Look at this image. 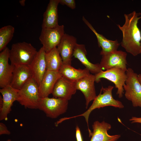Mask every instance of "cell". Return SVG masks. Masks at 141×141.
Wrapping results in <instances>:
<instances>
[{"label": "cell", "instance_id": "6da1fadb", "mask_svg": "<svg viewBox=\"0 0 141 141\" xmlns=\"http://www.w3.org/2000/svg\"><path fill=\"white\" fill-rule=\"evenodd\" d=\"M141 15L140 13L135 11L125 14L124 24L122 26L117 25L122 34L121 45L127 52L134 56L141 53V32L138 25Z\"/></svg>", "mask_w": 141, "mask_h": 141}, {"label": "cell", "instance_id": "7a4b0ae2", "mask_svg": "<svg viewBox=\"0 0 141 141\" xmlns=\"http://www.w3.org/2000/svg\"><path fill=\"white\" fill-rule=\"evenodd\" d=\"M38 51L30 43L19 42L13 44L10 49L9 60L14 66H30Z\"/></svg>", "mask_w": 141, "mask_h": 141}, {"label": "cell", "instance_id": "3957f363", "mask_svg": "<svg viewBox=\"0 0 141 141\" xmlns=\"http://www.w3.org/2000/svg\"><path fill=\"white\" fill-rule=\"evenodd\" d=\"M114 87L109 85L107 87H102L100 93L97 96L89 108L83 114L74 116L67 118L68 119L80 116H83L85 118L87 124L89 133L91 132L88 126V120L90 115L91 112L94 109L104 107L111 106L119 108H123L124 105L120 101L115 99L112 95V91Z\"/></svg>", "mask_w": 141, "mask_h": 141}, {"label": "cell", "instance_id": "277c9868", "mask_svg": "<svg viewBox=\"0 0 141 141\" xmlns=\"http://www.w3.org/2000/svg\"><path fill=\"white\" fill-rule=\"evenodd\" d=\"M40 98L39 85L32 78L19 90L17 101L26 109H37Z\"/></svg>", "mask_w": 141, "mask_h": 141}, {"label": "cell", "instance_id": "5b68a950", "mask_svg": "<svg viewBox=\"0 0 141 141\" xmlns=\"http://www.w3.org/2000/svg\"><path fill=\"white\" fill-rule=\"evenodd\" d=\"M127 78L123 86L126 98L131 101L134 107L141 108V84L138 79V74L131 68L126 72Z\"/></svg>", "mask_w": 141, "mask_h": 141}, {"label": "cell", "instance_id": "8992f818", "mask_svg": "<svg viewBox=\"0 0 141 141\" xmlns=\"http://www.w3.org/2000/svg\"><path fill=\"white\" fill-rule=\"evenodd\" d=\"M68 105V101L64 99L47 97L40 98L38 109L47 117L55 119L66 112Z\"/></svg>", "mask_w": 141, "mask_h": 141}, {"label": "cell", "instance_id": "52a82bcc", "mask_svg": "<svg viewBox=\"0 0 141 141\" xmlns=\"http://www.w3.org/2000/svg\"><path fill=\"white\" fill-rule=\"evenodd\" d=\"M94 75L95 82L97 83L102 78L113 83L117 89L116 94L119 98L122 97L124 91L123 86L127 78L126 71L120 68H114L104 71L102 70Z\"/></svg>", "mask_w": 141, "mask_h": 141}, {"label": "cell", "instance_id": "ba28073f", "mask_svg": "<svg viewBox=\"0 0 141 141\" xmlns=\"http://www.w3.org/2000/svg\"><path fill=\"white\" fill-rule=\"evenodd\" d=\"M64 34L63 25L42 29L39 39L46 53L57 46Z\"/></svg>", "mask_w": 141, "mask_h": 141}, {"label": "cell", "instance_id": "9c48e42d", "mask_svg": "<svg viewBox=\"0 0 141 141\" xmlns=\"http://www.w3.org/2000/svg\"><path fill=\"white\" fill-rule=\"evenodd\" d=\"M127 56L126 52L118 50L102 55L99 63L100 67L103 70L118 68L126 72L127 69Z\"/></svg>", "mask_w": 141, "mask_h": 141}, {"label": "cell", "instance_id": "30bf717a", "mask_svg": "<svg viewBox=\"0 0 141 141\" xmlns=\"http://www.w3.org/2000/svg\"><path fill=\"white\" fill-rule=\"evenodd\" d=\"M10 49L7 47L0 53V87L4 88L11 85L15 66L9 64Z\"/></svg>", "mask_w": 141, "mask_h": 141}, {"label": "cell", "instance_id": "8fae6325", "mask_svg": "<svg viewBox=\"0 0 141 141\" xmlns=\"http://www.w3.org/2000/svg\"><path fill=\"white\" fill-rule=\"evenodd\" d=\"M19 90L10 85L0 89L2 98V103L0 107V120H8V115L11 110L13 103L17 101Z\"/></svg>", "mask_w": 141, "mask_h": 141}, {"label": "cell", "instance_id": "7c38bea8", "mask_svg": "<svg viewBox=\"0 0 141 141\" xmlns=\"http://www.w3.org/2000/svg\"><path fill=\"white\" fill-rule=\"evenodd\" d=\"M77 90L75 82L62 76L56 82L52 94L53 97L68 101L75 93Z\"/></svg>", "mask_w": 141, "mask_h": 141}, {"label": "cell", "instance_id": "4fadbf2b", "mask_svg": "<svg viewBox=\"0 0 141 141\" xmlns=\"http://www.w3.org/2000/svg\"><path fill=\"white\" fill-rule=\"evenodd\" d=\"M77 43L75 37L64 34L57 46L62 58L63 64L71 65L74 49Z\"/></svg>", "mask_w": 141, "mask_h": 141}, {"label": "cell", "instance_id": "5bb4252c", "mask_svg": "<svg viewBox=\"0 0 141 141\" xmlns=\"http://www.w3.org/2000/svg\"><path fill=\"white\" fill-rule=\"evenodd\" d=\"M95 75L90 74L75 82L77 90H80L83 93L86 100V108L92 101L97 96L95 86Z\"/></svg>", "mask_w": 141, "mask_h": 141}, {"label": "cell", "instance_id": "9a60e30c", "mask_svg": "<svg viewBox=\"0 0 141 141\" xmlns=\"http://www.w3.org/2000/svg\"><path fill=\"white\" fill-rule=\"evenodd\" d=\"M93 130L90 136V141H116L121 137L120 135H110L107 131L110 129L111 125L103 121L100 122L96 121L92 125Z\"/></svg>", "mask_w": 141, "mask_h": 141}, {"label": "cell", "instance_id": "2e32d148", "mask_svg": "<svg viewBox=\"0 0 141 141\" xmlns=\"http://www.w3.org/2000/svg\"><path fill=\"white\" fill-rule=\"evenodd\" d=\"M46 54V52L42 46L38 51L36 57L30 66L33 78L39 85L47 70Z\"/></svg>", "mask_w": 141, "mask_h": 141}, {"label": "cell", "instance_id": "e0dca14e", "mask_svg": "<svg viewBox=\"0 0 141 141\" xmlns=\"http://www.w3.org/2000/svg\"><path fill=\"white\" fill-rule=\"evenodd\" d=\"M61 77L59 71L47 70L39 85L40 98L48 97L52 93L56 82Z\"/></svg>", "mask_w": 141, "mask_h": 141}, {"label": "cell", "instance_id": "ac0fdd59", "mask_svg": "<svg viewBox=\"0 0 141 141\" xmlns=\"http://www.w3.org/2000/svg\"><path fill=\"white\" fill-rule=\"evenodd\" d=\"M82 20L96 36L99 47L102 48L100 54L102 56L117 50L120 45L117 40H112L108 39L102 35L98 33L92 25L83 16Z\"/></svg>", "mask_w": 141, "mask_h": 141}, {"label": "cell", "instance_id": "d6986e66", "mask_svg": "<svg viewBox=\"0 0 141 141\" xmlns=\"http://www.w3.org/2000/svg\"><path fill=\"white\" fill-rule=\"evenodd\" d=\"M32 78V73L30 66L20 65L15 66L10 85L19 90Z\"/></svg>", "mask_w": 141, "mask_h": 141}, {"label": "cell", "instance_id": "ffe728a7", "mask_svg": "<svg viewBox=\"0 0 141 141\" xmlns=\"http://www.w3.org/2000/svg\"><path fill=\"white\" fill-rule=\"evenodd\" d=\"M59 0H50L43 15L42 28H51L58 25V6Z\"/></svg>", "mask_w": 141, "mask_h": 141}, {"label": "cell", "instance_id": "44dd1931", "mask_svg": "<svg viewBox=\"0 0 141 141\" xmlns=\"http://www.w3.org/2000/svg\"><path fill=\"white\" fill-rule=\"evenodd\" d=\"M87 54L85 45L77 43L74 49L73 56L92 74H95L103 70L99 63L93 64L89 61L86 56Z\"/></svg>", "mask_w": 141, "mask_h": 141}, {"label": "cell", "instance_id": "7402d4cb", "mask_svg": "<svg viewBox=\"0 0 141 141\" xmlns=\"http://www.w3.org/2000/svg\"><path fill=\"white\" fill-rule=\"evenodd\" d=\"M59 72L61 76L72 81L75 82L90 74L86 68L77 69L71 65L63 64Z\"/></svg>", "mask_w": 141, "mask_h": 141}, {"label": "cell", "instance_id": "603a6c76", "mask_svg": "<svg viewBox=\"0 0 141 141\" xmlns=\"http://www.w3.org/2000/svg\"><path fill=\"white\" fill-rule=\"evenodd\" d=\"M46 60L48 70L58 71L63 64L62 58L57 47L46 53Z\"/></svg>", "mask_w": 141, "mask_h": 141}, {"label": "cell", "instance_id": "cb8c5ba5", "mask_svg": "<svg viewBox=\"0 0 141 141\" xmlns=\"http://www.w3.org/2000/svg\"><path fill=\"white\" fill-rule=\"evenodd\" d=\"M15 28L11 25L4 26L0 29V51L1 52L7 46L13 37Z\"/></svg>", "mask_w": 141, "mask_h": 141}, {"label": "cell", "instance_id": "d4e9b609", "mask_svg": "<svg viewBox=\"0 0 141 141\" xmlns=\"http://www.w3.org/2000/svg\"><path fill=\"white\" fill-rule=\"evenodd\" d=\"M59 4L66 5L72 9L76 8V4L74 0H59Z\"/></svg>", "mask_w": 141, "mask_h": 141}, {"label": "cell", "instance_id": "484cf974", "mask_svg": "<svg viewBox=\"0 0 141 141\" xmlns=\"http://www.w3.org/2000/svg\"><path fill=\"white\" fill-rule=\"evenodd\" d=\"M10 132L8 130L6 125L2 122L0 123V134L9 135Z\"/></svg>", "mask_w": 141, "mask_h": 141}, {"label": "cell", "instance_id": "4316f807", "mask_svg": "<svg viewBox=\"0 0 141 141\" xmlns=\"http://www.w3.org/2000/svg\"><path fill=\"white\" fill-rule=\"evenodd\" d=\"M75 135L77 141H83L80 131L78 126L76 127Z\"/></svg>", "mask_w": 141, "mask_h": 141}, {"label": "cell", "instance_id": "83f0119b", "mask_svg": "<svg viewBox=\"0 0 141 141\" xmlns=\"http://www.w3.org/2000/svg\"><path fill=\"white\" fill-rule=\"evenodd\" d=\"M131 123H139L141 124V117H137L133 116L129 120ZM141 130V127L140 128Z\"/></svg>", "mask_w": 141, "mask_h": 141}, {"label": "cell", "instance_id": "f1b7e54d", "mask_svg": "<svg viewBox=\"0 0 141 141\" xmlns=\"http://www.w3.org/2000/svg\"><path fill=\"white\" fill-rule=\"evenodd\" d=\"M25 0H20L19 1V3L22 6H24L25 4Z\"/></svg>", "mask_w": 141, "mask_h": 141}, {"label": "cell", "instance_id": "f546056e", "mask_svg": "<svg viewBox=\"0 0 141 141\" xmlns=\"http://www.w3.org/2000/svg\"><path fill=\"white\" fill-rule=\"evenodd\" d=\"M138 79L139 82L141 84V74H138Z\"/></svg>", "mask_w": 141, "mask_h": 141}, {"label": "cell", "instance_id": "4dcf8cb0", "mask_svg": "<svg viewBox=\"0 0 141 141\" xmlns=\"http://www.w3.org/2000/svg\"><path fill=\"white\" fill-rule=\"evenodd\" d=\"M7 141H11V140L10 139H8L7 140Z\"/></svg>", "mask_w": 141, "mask_h": 141}, {"label": "cell", "instance_id": "1f68e13d", "mask_svg": "<svg viewBox=\"0 0 141 141\" xmlns=\"http://www.w3.org/2000/svg\"></svg>", "mask_w": 141, "mask_h": 141}]
</instances>
